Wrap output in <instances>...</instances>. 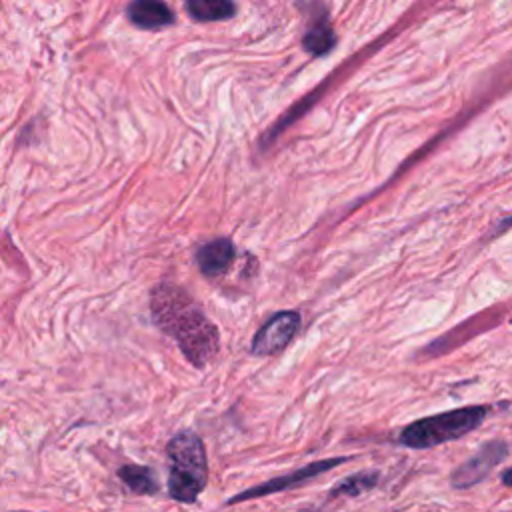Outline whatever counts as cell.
Listing matches in <instances>:
<instances>
[{"label": "cell", "mask_w": 512, "mask_h": 512, "mask_svg": "<svg viewBox=\"0 0 512 512\" xmlns=\"http://www.w3.org/2000/svg\"><path fill=\"white\" fill-rule=\"evenodd\" d=\"M150 310L158 328L178 342L196 368L216 356L218 330L184 288L168 282L158 284L150 296Z\"/></svg>", "instance_id": "cell-1"}, {"label": "cell", "mask_w": 512, "mask_h": 512, "mask_svg": "<svg viewBox=\"0 0 512 512\" xmlns=\"http://www.w3.org/2000/svg\"><path fill=\"white\" fill-rule=\"evenodd\" d=\"M170 478L168 488L176 500L192 502L206 486V452L194 432H180L168 442Z\"/></svg>", "instance_id": "cell-2"}, {"label": "cell", "mask_w": 512, "mask_h": 512, "mask_svg": "<svg viewBox=\"0 0 512 512\" xmlns=\"http://www.w3.org/2000/svg\"><path fill=\"white\" fill-rule=\"evenodd\" d=\"M486 412V406H464L420 418L402 430L400 442L410 448H432L456 440L478 428L486 418Z\"/></svg>", "instance_id": "cell-3"}, {"label": "cell", "mask_w": 512, "mask_h": 512, "mask_svg": "<svg viewBox=\"0 0 512 512\" xmlns=\"http://www.w3.org/2000/svg\"><path fill=\"white\" fill-rule=\"evenodd\" d=\"M300 328V314L294 310L276 312L252 338L250 350L258 356H270L282 352Z\"/></svg>", "instance_id": "cell-4"}, {"label": "cell", "mask_w": 512, "mask_h": 512, "mask_svg": "<svg viewBox=\"0 0 512 512\" xmlns=\"http://www.w3.org/2000/svg\"><path fill=\"white\" fill-rule=\"evenodd\" d=\"M504 456H506V444L502 442L484 444L470 460H466L458 470H454L452 484L456 488H466L470 484L480 482Z\"/></svg>", "instance_id": "cell-5"}, {"label": "cell", "mask_w": 512, "mask_h": 512, "mask_svg": "<svg viewBox=\"0 0 512 512\" xmlns=\"http://www.w3.org/2000/svg\"><path fill=\"white\" fill-rule=\"evenodd\" d=\"M340 462H344V458H334V460H322V462L308 464V466H304V468H300V470H296V472H292V474H288V476H280V478H274V480H270V482H266V484H260V486H256L254 490H248V492L236 496V500L252 498V496H262V494H272V492H278V490H286V488H290V486H294V484H302V482H306V480H310V478L322 474V472L328 470V468L338 466Z\"/></svg>", "instance_id": "cell-6"}, {"label": "cell", "mask_w": 512, "mask_h": 512, "mask_svg": "<svg viewBox=\"0 0 512 512\" xmlns=\"http://www.w3.org/2000/svg\"><path fill=\"white\" fill-rule=\"evenodd\" d=\"M234 260V244L228 238H216L202 244L196 252V262L204 276H220Z\"/></svg>", "instance_id": "cell-7"}, {"label": "cell", "mask_w": 512, "mask_h": 512, "mask_svg": "<svg viewBox=\"0 0 512 512\" xmlns=\"http://www.w3.org/2000/svg\"><path fill=\"white\" fill-rule=\"evenodd\" d=\"M128 18L132 24H136L138 28H146V30H154V28H162L174 22V14L172 10L158 0H136L128 6Z\"/></svg>", "instance_id": "cell-8"}, {"label": "cell", "mask_w": 512, "mask_h": 512, "mask_svg": "<svg viewBox=\"0 0 512 512\" xmlns=\"http://www.w3.org/2000/svg\"><path fill=\"white\" fill-rule=\"evenodd\" d=\"M186 10L198 22H216L232 18L236 14V4L228 0H190Z\"/></svg>", "instance_id": "cell-9"}, {"label": "cell", "mask_w": 512, "mask_h": 512, "mask_svg": "<svg viewBox=\"0 0 512 512\" xmlns=\"http://www.w3.org/2000/svg\"><path fill=\"white\" fill-rule=\"evenodd\" d=\"M334 44H336V34L326 18H320L318 22H314L302 38L304 50L310 52L312 56L328 54L334 48Z\"/></svg>", "instance_id": "cell-10"}, {"label": "cell", "mask_w": 512, "mask_h": 512, "mask_svg": "<svg viewBox=\"0 0 512 512\" xmlns=\"http://www.w3.org/2000/svg\"><path fill=\"white\" fill-rule=\"evenodd\" d=\"M120 476L138 492H152L154 490V478L148 468H138V466H128L120 470Z\"/></svg>", "instance_id": "cell-11"}, {"label": "cell", "mask_w": 512, "mask_h": 512, "mask_svg": "<svg viewBox=\"0 0 512 512\" xmlns=\"http://www.w3.org/2000/svg\"><path fill=\"white\" fill-rule=\"evenodd\" d=\"M374 482H376V474L362 472V474L350 476V478H346L344 482H340V484L336 486L334 494H358V492H362V490H368Z\"/></svg>", "instance_id": "cell-12"}, {"label": "cell", "mask_w": 512, "mask_h": 512, "mask_svg": "<svg viewBox=\"0 0 512 512\" xmlns=\"http://www.w3.org/2000/svg\"><path fill=\"white\" fill-rule=\"evenodd\" d=\"M502 482H504V484H510V486H512V468H510V470H506V472L502 474Z\"/></svg>", "instance_id": "cell-13"}]
</instances>
